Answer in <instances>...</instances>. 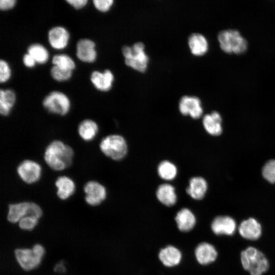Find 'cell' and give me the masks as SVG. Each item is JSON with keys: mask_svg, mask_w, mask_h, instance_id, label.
Instances as JSON below:
<instances>
[{"mask_svg": "<svg viewBox=\"0 0 275 275\" xmlns=\"http://www.w3.org/2000/svg\"><path fill=\"white\" fill-rule=\"evenodd\" d=\"M74 152L68 145L59 140L51 142L46 148L44 160L52 170L59 171L69 167L72 162Z\"/></svg>", "mask_w": 275, "mask_h": 275, "instance_id": "obj_1", "label": "cell"}, {"mask_svg": "<svg viewBox=\"0 0 275 275\" xmlns=\"http://www.w3.org/2000/svg\"><path fill=\"white\" fill-rule=\"evenodd\" d=\"M217 38L221 49L226 53L241 54L248 49L247 40L236 29L222 30Z\"/></svg>", "mask_w": 275, "mask_h": 275, "instance_id": "obj_2", "label": "cell"}, {"mask_svg": "<svg viewBox=\"0 0 275 275\" xmlns=\"http://www.w3.org/2000/svg\"><path fill=\"white\" fill-rule=\"evenodd\" d=\"M240 260L243 268L251 275H262L269 268L265 256L257 249L250 246L241 253Z\"/></svg>", "mask_w": 275, "mask_h": 275, "instance_id": "obj_3", "label": "cell"}, {"mask_svg": "<svg viewBox=\"0 0 275 275\" xmlns=\"http://www.w3.org/2000/svg\"><path fill=\"white\" fill-rule=\"evenodd\" d=\"M122 51L127 66L140 72L146 70L149 58L145 51L143 43L138 42L132 46H123Z\"/></svg>", "mask_w": 275, "mask_h": 275, "instance_id": "obj_4", "label": "cell"}, {"mask_svg": "<svg viewBox=\"0 0 275 275\" xmlns=\"http://www.w3.org/2000/svg\"><path fill=\"white\" fill-rule=\"evenodd\" d=\"M99 147L104 155L115 160L123 159L128 151L126 140L119 134L105 136L100 142Z\"/></svg>", "mask_w": 275, "mask_h": 275, "instance_id": "obj_5", "label": "cell"}, {"mask_svg": "<svg viewBox=\"0 0 275 275\" xmlns=\"http://www.w3.org/2000/svg\"><path fill=\"white\" fill-rule=\"evenodd\" d=\"M44 254L45 249L40 244H35L32 249H17L15 251L18 263L23 269L27 271L37 268Z\"/></svg>", "mask_w": 275, "mask_h": 275, "instance_id": "obj_6", "label": "cell"}, {"mask_svg": "<svg viewBox=\"0 0 275 275\" xmlns=\"http://www.w3.org/2000/svg\"><path fill=\"white\" fill-rule=\"evenodd\" d=\"M42 104L49 113L61 116L66 115L70 108L68 97L63 93L57 91H52L46 95Z\"/></svg>", "mask_w": 275, "mask_h": 275, "instance_id": "obj_7", "label": "cell"}, {"mask_svg": "<svg viewBox=\"0 0 275 275\" xmlns=\"http://www.w3.org/2000/svg\"><path fill=\"white\" fill-rule=\"evenodd\" d=\"M17 172L23 181L32 184L39 180L41 175V167L37 162L26 159L18 166Z\"/></svg>", "mask_w": 275, "mask_h": 275, "instance_id": "obj_8", "label": "cell"}, {"mask_svg": "<svg viewBox=\"0 0 275 275\" xmlns=\"http://www.w3.org/2000/svg\"><path fill=\"white\" fill-rule=\"evenodd\" d=\"M179 110L184 116L198 119L203 115V108L199 98L194 96H182L179 102Z\"/></svg>", "mask_w": 275, "mask_h": 275, "instance_id": "obj_9", "label": "cell"}, {"mask_svg": "<svg viewBox=\"0 0 275 275\" xmlns=\"http://www.w3.org/2000/svg\"><path fill=\"white\" fill-rule=\"evenodd\" d=\"M84 190L85 193V201L91 206L98 205L106 197L105 187L95 181L87 182L84 186Z\"/></svg>", "mask_w": 275, "mask_h": 275, "instance_id": "obj_10", "label": "cell"}, {"mask_svg": "<svg viewBox=\"0 0 275 275\" xmlns=\"http://www.w3.org/2000/svg\"><path fill=\"white\" fill-rule=\"evenodd\" d=\"M76 55L77 58L82 62H94L97 57L95 43L89 39L79 40L76 44Z\"/></svg>", "mask_w": 275, "mask_h": 275, "instance_id": "obj_11", "label": "cell"}, {"mask_svg": "<svg viewBox=\"0 0 275 275\" xmlns=\"http://www.w3.org/2000/svg\"><path fill=\"white\" fill-rule=\"evenodd\" d=\"M211 228L216 235H232L236 229L235 220L229 216H218L212 222Z\"/></svg>", "mask_w": 275, "mask_h": 275, "instance_id": "obj_12", "label": "cell"}, {"mask_svg": "<svg viewBox=\"0 0 275 275\" xmlns=\"http://www.w3.org/2000/svg\"><path fill=\"white\" fill-rule=\"evenodd\" d=\"M240 235L250 240H256L261 236L262 227L258 221L253 217L243 221L238 227Z\"/></svg>", "mask_w": 275, "mask_h": 275, "instance_id": "obj_13", "label": "cell"}, {"mask_svg": "<svg viewBox=\"0 0 275 275\" xmlns=\"http://www.w3.org/2000/svg\"><path fill=\"white\" fill-rule=\"evenodd\" d=\"M48 39L52 48L56 49H62L68 44L69 34L65 28L61 26H55L49 31Z\"/></svg>", "mask_w": 275, "mask_h": 275, "instance_id": "obj_14", "label": "cell"}, {"mask_svg": "<svg viewBox=\"0 0 275 275\" xmlns=\"http://www.w3.org/2000/svg\"><path fill=\"white\" fill-rule=\"evenodd\" d=\"M90 79L97 90L106 92L111 89L114 80V75L108 69H105L103 72L94 71L91 74Z\"/></svg>", "mask_w": 275, "mask_h": 275, "instance_id": "obj_15", "label": "cell"}, {"mask_svg": "<svg viewBox=\"0 0 275 275\" xmlns=\"http://www.w3.org/2000/svg\"><path fill=\"white\" fill-rule=\"evenodd\" d=\"M197 261L202 265H207L214 262L217 256V252L214 246L208 243L199 244L195 251Z\"/></svg>", "mask_w": 275, "mask_h": 275, "instance_id": "obj_16", "label": "cell"}, {"mask_svg": "<svg viewBox=\"0 0 275 275\" xmlns=\"http://www.w3.org/2000/svg\"><path fill=\"white\" fill-rule=\"evenodd\" d=\"M188 45L191 53L197 57L204 55L209 49L208 40L199 33H193L188 37Z\"/></svg>", "mask_w": 275, "mask_h": 275, "instance_id": "obj_17", "label": "cell"}, {"mask_svg": "<svg viewBox=\"0 0 275 275\" xmlns=\"http://www.w3.org/2000/svg\"><path fill=\"white\" fill-rule=\"evenodd\" d=\"M222 118L217 111H213L210 114L204 116L202 119L203 127L206 131L213 136L220 135L223 131Z\"/></svg>", "mask_w": 275, "mask_h": 275, "instance_id": "obj_18", "label": "cell"}, {"mask_svg": "<svg viewBox=\"0 0 275 275\" xmlns=\"http://www.w3.org/2000/svg\"><path fill=\"white\" fill-rule=\"evenodd\" d=\"M208 184L206 180L199 176L191 178L186 188L187 194L195 200L202 199L207 190Z\"/></svg>", "mask_w": 275, "mask_h": 275, "instance_id": "obj_19", "label": "cell"}, {"mask_svg": "<svg viewBox=\"0 0 275 275\" xmlns=\"http://www.w3.org/2000/svg\"><path fill=\"white\" fill-rule=\"evenodd\" d=\"M158 257L163 265L171 267L179 264L182 259V254L174 246L168 245L159 251Z\"/></svg>", "mask_w": 275, "mask_h": 275, "instance_id": "obj_20", "label": "cell"}, {"mask_svg": "<svg viewBox=\"0 0 275 275\" xmlns=\"http://www.w3.org/2000/svg\"><path fill=\"white\" fill-rule=\"evenodd\" d=\"M175 221L179 230L182 232H188L195 227L196 218L190 210L184 208L177 213Z\"/></svg>", "mask_w": 275, "mask_h": 275, "instance_id": "obj_21", "label": "cell"}, {"mask_svg": "<svg viewBox=\"0 0 275 275\" xmlns=\"http://www.w3.org/2000/svg\"><path fill=\"white\" fill-rule=\"evenodd\" d=\"M156 196L158 201L167 206L175 205L177 200L175 187L169 183L160 185L156 190Z\"/></svg>", "mask_w": 275, "mask_h": 275, "instance_id": "obj_22", "label": "cell"}, {"mask_svg": "<svg viewBox=\"0 0 275 275\" xmlns=\"http://www.w3.org/2000/svg\"><path fill=\"white\" fill-rule=\"evenodd\" d=\"M55 185L57 188V196L61 200L68 199L75 191V185L74 181L67 176L58 177L55 182Z\"/></svg>", "mask_w": 275, "mask_h": 275, "instance_id": "obj_23", "label": "cell"}, {"mask_svg": "<svg viewBox=\"0 0 275 275\" xmlns=\"http://www.w3.org/2000/svg\"><path fill=\"white\" fill-rule=\"evenodd\" d=\"M29 202H23L9 205L7 219L11 223H15L23 217L28 216L30 206Z\"/></svg>", "mask_w": 275, "mask_h": 275, "instance_id": "obj_24", "label": "cell"}, {"mask_svg": "<svg viewBox=\"0 0 275 275\" xmlns=\"http://www.w3.org/2000/svg\"><path fill=\"white\" fill-rule=\"evenodd\" d=\"M98 131L97 123L90 119L81 121L78 127V132L80 138L85 141H92Z\"/></svg>", "mask_w": 275, "mask_h": 275, "instance_id": "obj_25", "label": "cell"}, {"mask_svg": "<svg viewBox=\"0 0 275 275\" xmlns=\"http://www.w3.org/2000/svg\"><path fill=\"white\" fill-rule=\"evenodd\" d=\"M16 96L14 92L10 89L0 90V113L6 116L8 115L15 102Z\"/></svg>", "mask_w": 275, "mask_h": 275, "instance_id": "obj_26", "label": "cell"}, {"mask_svg": "<svg viewBox=\"0 0 275 275\" xmlns=\"http://www.w3.org/2000/svg\"><path fill=\"white\" fill-rule=\"evenodd\" d=\"M178 172L175 164L169 160L160 162L157 167V173L162 179L170 181L174 179Z\"/></svg>", "mask_w": 275, "mask_h": 275, "instance_id": "obj_27", "label": "cell"}, {"mask_svg": "<svg viewBox=\"0 0 275 275\" xmlns=\"http://www.w3.org/2000/svg\"><path fill=\"white\" fill-rule=\"evenodd\" d=\"M29 53L39 64H44L48 59V52L41 44L34 43L30 45L27 49Z\"/></svg>", "mask_w": 275, "mask_h": 275, "instance_id": "obj_28", "label": "cell"}, {"mask_svg": "<svg viewBox=\"0 0 275 275\" xmlns=\"http://www.w3.org/2000/svg\"><path fill=\"white\" fill-rule=\"evenodd\" d=\"M52 63L54 66L72 71L75 67L74 61L65 54L54 55L52 59Z\"/></svg>", "mask_w": 275, "mask_h": 275, "instance_id": "obj_29", "label": "cell"}, {"mask_svg": "<svg viewBox=\"0 0 275 275\" xmlns=\"http://www.w3.org/2000/svg\"><path fill=\"white\" fill-rule=\"evenodd\" d=\"M263 178L268 182L275 183V159L267 161L262 169Z\"/></svg>", "mask_w": 275, "mask_h": 275, "instance_id": "obj_30", "label": "cell"}, {"mask_svg": "<svg viewBox=\"0 0 275 275\" xmlns=\"http://www.w3.org/2000/svg\"><path fill=\"white\" fill-rule=\"evenodd\" d=\"M50 75L52 78L57 81H65L71 77L72 70L53 65L50 69Z\"/></svg>", "mask_w": 275, "mask_h": 275, "instance_id": "obj_31", "label": "cell"}, {"mask_svg": "<svg viewBox=\"0 0 275 275\" xmlns=\"http://www.w3.org/2000/svg\"><path fill=\"white\" fill-rule=\"evenodd\" d=\"M38 219L31 216H26L18 222L19 227L24 230H33L37 225Z\"/></svg>", "mask_w": 275, "mask_h": 275, "instance_id": "obj_32", "label": "cell"}, {"mask_svg": "<svg viewBox=\"0 0 275 275\" xmlns=\"http://www.w3.org/2000/svg\"><path fill=\"white\" fill-rule=\"evenodd\" d=\"M11 70L8 63L3 60H0V82L7 81L10 77Z\"/></svg>", "mask_w": 275, "mask_h": 275, "instance_id": "obj_33", "label": "cell"}, {"mask_svg": "<svg viewBox=\"0 0 275 275\" xmlns=\"http://www.w3.org/2000/svg\"><path fill=\"white\" fill-rule=\"evenodd\" d=\"M95 7L99 11L105 12L108 11L114 3L113 0H93Z\"/></svg>", "mask_w": 275, "mask_h": 275, "instance_id": "obj_34", "label": "cell"}, {"mask_svg": "<svg viewBox=\"0 0 275 275\" xmlns=\"http://www.w3.org/2000/svg\"><path fill=\"white\" fill-rule=\"evenodd\" d=\"M15 0H1L0 9L2 10H8L14 7L16 4Z\"/></svg>", "mask_w": 275, "mask_h": 275, "instance_id": "obj_35", "label": "cell"}, {"mask_svg": "<svg viewBox=\"0 0 275 275\" xmlns=\"http://www.w3.org/2000/svg\"><path fill=\"white\" fill-rule=\"evenodd\" d=\"M66 2L76 9L84 7L88 2L87 0H67Z\"/></svg>", "mask_w": 275, "mask_h": 275, "instance_id": "obj_36", "label": "cell"}, {"mask_svg": "<svg viewBox=\"0 0 275 275\" xmlns=\"http://www.w3.org/2000/svg\"><path fill=\"white\" fill-rule=\"evenodd\" d=\"M23 64L28 68L33 67L36 63L35 60L29 53H25L22 58Z\"/></svg>", "mask_w": 275, "mask_h": 275, "instance_id": "obj_37", "label": "cell"}, {"mask_svg": "<svg viewBox=\"0 0 275 275\" xmlns=\"http://www.w3.org/2000/svg\"><path fill=\"white\" fill-rule=\"evenodd\" d=\"M54 270L57 272H63L65 271V267L61 262L57 264L54 267Z\"/></svg>", "mask_w": 275, "mask_h": 275, "instance_id": "obj_38", "label": "cell"}]
</instances>
